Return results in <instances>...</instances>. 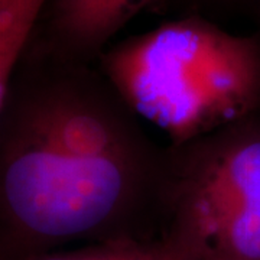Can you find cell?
I'll return each instance as SVG.
<instances>
[{"label": "cell", "mask_w": 260, "mask_h": 260, "mask_svg": "<svg viewBox=\"0 0 260 260\" xmlns=\"http://www.w3.org/2000/svg\"><path fill=\"white\" fill-rule=\"evenodd\" d=\"M23 260H207L204 250L184 229L169 224L156 237L116 239L65 251H48Z\"/></svg>", "instance_id": "5"}, {"label": "cell", "mask_w": 260, "mask_h": 260, "mask_svg": "<svg viewBox=\"0 0 260 260\" xmlns=\"http://www.w3.org/2000/svg\"><path fill=\"white\" fill-rule=\"evenodd\" d=\"M168 148L87 64L25 52L0 100V260L165 229Z\"/></svg>", "instance_id": "1"}, {"label": "cell", "mask_w": 260, "mask_h": 260, "mask_svg": "<svg viewBox=\"0 0 260 260\" xmlns=\"http://www.w3.org/2000/svg\"><path fill=\"white\" fill-rule=\"evenodd\" d=\"M164 211L207 260H260V112L168 146Z\"/></svg>", "instance_id": "3"}, {"label": "cell", "mask_w": 260, "mask_h": 260, "mask_svg": "<svg viewBox=\"0 0 260 260\" xmlns=\"http://www.w3.org/2000/svg\"><path fill=\"white\" fill-rule=\"evenodd\" d=\"M48 0H0V100Z\"/></svg>", "instance_id": "6"}, {"label": "cell", "mask_w": 260, "mask_h": 260, "mask_svg": "<svg viewBox=\"0 0 260 260\" xmlns=\"http://www.w3.org/2000/svg\"><path fill=\"white\" fill-rule=\"evenodd\" d=\"M130 109L182 145L260 112V39L204 19L168 22L100 56Z\"/></svg>", "instance_id": "2"}, {"label": "cell", "mask_w": 260, "mask_h": 260, "mask_svg": "<svg viewBox=\"0 0 260 260\" xmlns=\"http://www.w3.org/2000/svg\"><path fill=\"white\" fill-rule=\"evenodd\" d=\"M150 0H56L52 29L58 55L87 64Z\"/></svg>", "instance_id": "4"}]
</instances>
